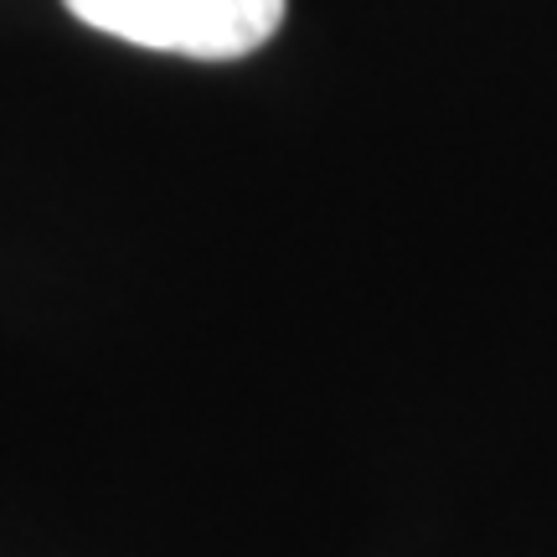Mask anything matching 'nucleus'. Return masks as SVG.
Returning <instances> with one entry per match:
<instances>
[{"label":"nucleus","mask_w":557,"mask_h":557,"mask_svg":"<svg viewBox=\"0 0 557 557\" xmlns=\"http://www.w3.org/2000/svg\"><path fill=\"white\" fill-rule=\"evenodd\" d=\"M62 5L103 37L197 62L248 58L284 21V0H62Z\"/></svg>","instance_id":"obj_1"}]
</instances>
